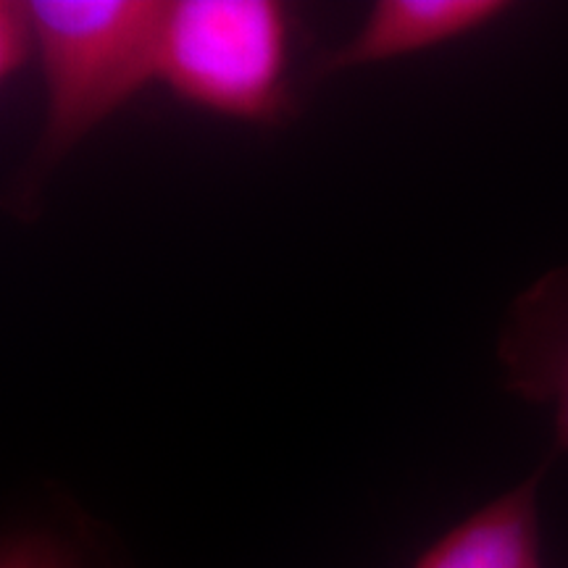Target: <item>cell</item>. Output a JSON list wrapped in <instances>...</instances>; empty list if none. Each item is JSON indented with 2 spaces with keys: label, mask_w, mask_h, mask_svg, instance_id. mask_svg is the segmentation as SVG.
<instances>
[{
  "label": "cell",
  "mask_w": 568,
  "mask_h": 568,
  "mask_svg": "<svg viewBox=\"0 0 568 568\" xmlns=\"http://www.w3.org/2000/svg\"><path fill=\"white\" fill-rule=\"evenodd\" d=\"M510 11L503 0H379L345 45L322 61V74L374 67L485 30Z\"/></svg>",
  "instance_id": "4"
},
{
  "label": "cell",
  "mask_w": 568,
  "mask_h": 568,
  "mask_svg": "<svg viewBox=\"0 0 568 568\" xmlns=\"http://www.w3.org/2000/svg\"><path fill=\"white\" fill-rule=\"evenodd\" d=\"M45 119L19 180L32 203L80 142L155 80L163 3L155 0H30Z\"/></svg>",
  "instance_id": "1"
},
{
  "label": "cell",
  "mask_w": 568,
  "mask_h": 568,
  "mask_svg": "<svg viewBox=\"0 0 568 568\" xmlns=\"http://www.w3.org/2000/svg\"><path fill=\"white\" fill-rule=\"evenodd\" d=\"M497 358L510 393L552 410L556 450L568 453V266L552 268L514 303Z\"/></svg>",
  "instance_id": "3"
},
{
  "label": "cell",
  "mask_w": 568,
  "mask_h": 568,
  "mask_svg": "<svg viewBox=\"0 0 568 568\" xmlns=\"http://www.w3.org/2000/svg\"><path fill=\"white\" fill-rule=\"evenodd\" d=\"M155 82L245 124H274L290 105V13L274 0L163 3Z\"/></svg>",
  "instance_id": "2"
},
{
  "label": "cell",
  "mask_w": 568,
  "mask_h": 568,
  "mask_svg": "<svg viewBox=\"0 0 568 568\" xmlns=\"http://www.w3.org/2000/svg\"><path fill=\"white\" fill-rule=\"evenodd\" d=\"M0 568H80V560L55 537L17 535L3 542Z\"/></svg>",
  "instance_id": "7"
},
{
  "label": "cell",
  "mask_w": 568,
  "mask_h": 568,
  "mask_svg": "<svg viewBox=\"0 0 568 568\" xmlns=\"http://www.w3.org/2000/svg\"><path fill=\"white\" fill-rule=\"evenodd\" d=\"M38 55L30 0L0 3V80L9 82Z\"/></svg>",
  "instance_id": "6"
},
{
  "label": "cell",
  "mask_w": 568,
  "mask_h": 568,
  "mask_svg": "<svg viewBox=\"0 0 568 568\" xmlns=\"http://www.w3.org/2000/svg\"><path fill=\"white\" fill-rule=\"evenodd\" d=\"M542 471L443 535L414 568H542L537 493Z\"/></svg>",
  "instance_id": "5"
}]
</instances>
